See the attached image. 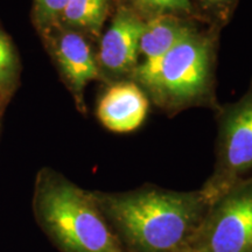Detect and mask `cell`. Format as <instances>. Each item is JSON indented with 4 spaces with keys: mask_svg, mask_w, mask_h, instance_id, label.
<instances>
[{
    "mask_svg": "<svg viewBox=\"0 0 252 252\" xmlns=\"http://www.w3.org/2000/svg\"><path fill=\"white\" fill-rule=\"evenodd\" d=\"M123 252H179L191 244L210 207L201 189L146 184L125 191H91Z\"/></svg>",
    "mask_w": 252,
    "mask_h": 252,
    "instance_id": "cell-1",
    "label": "cell"
},
{
    "mask_svg": "<svg viewBox=\"0 0 252 252\" xmlns=\"http://www.w3.org/2000/svg\"><path fill=\"white\" fill-rule=\"evenodd\" d=\"M219 30L197 27L160 59L141 62L130 80L168 115L194 106L219 109L215 97Z\"/></svg>",
    "mask_w": 252,
    "mask_h": 252,
    "instance_id": "cell-2",
    "label": "cell"
},
{
    "mask_svg": "<svg viewBox=\"0 0 252 252\" xmlns=\"http://www.w3.org/2000/svg\"><path fill=\"white\" fill-rule=\"evenodd\" d=\"M33 210L37 225L60 252H123L91 191L53 169L37 175Z\"/></svg>",
    "mask_w": 252,
    "mask_h": 252,
    "instance_id": "cell-3",
    "label": "cell"
},
{
    "mask_svg": "<svg viewBox=\"0 0 252 252\" xmlns=\"http://www.w3.org/2000/svg\"><path fill=\"white\" fill-rule=\"evenodd\" d=\"M216 111L215 165L200 188L210 203L252 171V78L241 98Z\"/></svg>",
    "mask_w": 252,
    "mask_h": 252,
    "instance_id": "cell-4",
    "label": "cell"
},
{
    "mask_svg": "<svg viewBox=\"0 0 252 252\" xmlns=\"http://www.w3.org/2000/svg\"><path fill=\"white\" fill-rule=\"evenodd\" d=\"M189 247L201 252H252V176L212 202Z\"/></svg>",
    "mask_w": 252,
    "mask_h": 252,
    "instance_id": "cell-5",
    "label": "cell"
},
{
    "mask_svg": "<svg viewBox=\"0 0 252 252\" xmlns=\"http://www.w3.org/2000/svg\"><path fill=\"white\" fill-rule=\"evenodd\" d=\"M145 20L127 6L118 4L111 24L100 40L98 64L102 78L110 81L130 80L139 62V42Z\"/></svg>",
    "mask_w": 252,
    "mask_h": 252,
    "instance_id": "cell-6",
    "label": "cell"
},
{
    "mask_svg": "<svg viewBox=\"0 0 252 252\" xmlns=\"http://www.w3.org/2000/svg\"><path fill=\"white\" fill-rule=\"evenodd\" d=\"M150 100L144 90L131 80L112 83L97 106V117L116 133H128L139 128L146 119Z\"/></svg>",
    "mask_w": 252,
    "mask_h": 252,
    "instance_id": "cell-7",
    "label": "cell"
},
{
    "mask_svg": "<svg viewBox=\"0 0 252 252\" xmlns=\"http://www.w3.org/2000/svg\"><path fill=\"white\" fill-rule=\"evenodd\" d=\"M54 54L77 104L83 108V93L87 84L91 81L102 80L89 43L77 32L67 28L61 31L54 40Z\"/></svg>",
    "mask_w": 252,
    "mask_h": 252,
    "instance_id": "cell-8",
    "label": "cell"
},
{
    "mask_svg": "<svg viewBox=\"0 0 252 252\" xmlns=\"http://www.w3.org/2000/svg\"><path fill=\"white\" fill-rule=\"evenodd\" d=\"M196 20L176 15H161L145 21L140 36L139 53L143 62H152L168 53L173 47L200 27Z\"/></svg>",
    "mask_w": 252,
    "mask_h": 252,
    "instance_id": "cell-9",
    "label": "cell"
},
{
    "mask_svg": "<svg viewBox=\"0 0 252 252\" xmlns=\"http://www.w3.org/2000/svg\"><path fill=\"white\" fill-rule=\"evenodd\" d=\"M110 0H69L60 21L69 30L99 36L109 14Z\"/></svg>",
    "mask_w": 252,
    "mask_h": 252,
    "instance_id": "cell-10",
    "label": "cell"
},
{
    "mask_svg": "<svg viewBox=\"0 0 252 252\" xmlns=\"http://www.w3.org/2000/svg\"><path fill=\"white\" fill-rule=\"evenodd\" d=\"M118 4L127 6L145 21L161 15H176L198 21L190 0H118Z\"/></svg>",
    "mask_w": 252,
    "mask_h": 252,
    "instance_id": "cell-11",
    "label": "cell"
},
{
    "mask_svg": "<svg viewBox=\"0 0 252 252\" xmlns=\"http://www.w3.org/2000/svg\"><path fill=\"white\" fill-rule=\"evenodd\" d=\"M190 2L201 24L220 30L228 25L239 0H190Z\"/></svg>",
    "mask_w": 252,
    "mask_h": 252,
    "instance_id": "cell-12",
    "label": "cell"
},
{
    "mask_svg": "<svg viewBox=\"0 0 252 252\" xmlns=\"http://www.w3.org/2000/svg\"><path fill=\"white\" fill-rule=\"evenodd\" d=\"M69 0H34V15L40 27L48 28L60 21Z\"/></svg>",
    "mask_w": 252,
    "mask_h": 252,
    "instance_id": "cell-13",
    "label": "cell"
},
{
    "mask_svg": "<svg viewBox=\"0 0 252 252\" xmlns=\"http://www.w3.org/2000/svg\"><path fill=\"white\" fill-rule=\"evenodd\" d=\"M13 74V54L0 53V86L8 83Z\"/></svg>",
    "mask_w": 252,
    "mask_h": 252,
    "instance_id": "cell-14",
    "label": "cell"
},
{
    "mask_svg": "<svg viewBox=\"0 0 252 252\" xmlns=\"http://www.w3.org/2000/svg\"><path fill=\"white\" fill-rule=\"evenodd\" d=\"M0 53H12L7 39L1 33H0Z\"/></svg>",
    "mask_w": 252,
    "mask_h": 252,
    "instance_id": "cell-15",
    "label": "cell"
},
{
    "mask_svg": "<svg viewBox=\"0 0 252 252\" xmlns=\"http://www.w3.org/2000/svg\"><path fill=\"white\" fill-rule=\"evenodd\" d=\"M179 252H201V251L196 250V249H193V248L188 247V248H186V249H184V250H181V251H179Z\"/></svg>",
    "mask_w": 252,
    "mask_h": 252,
    "instance_id": "cell-16",
    "label": "cell"
}]
</instances>
